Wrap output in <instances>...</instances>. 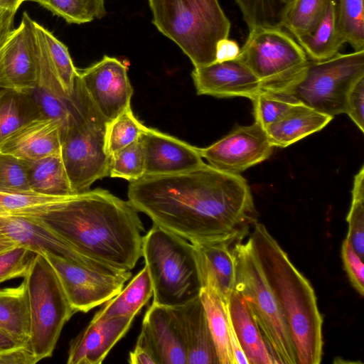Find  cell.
Listing matches in <instances>:
<instances>
[{
	"instance_id": "cb8c5ba5",
	"label": "cell",
	"mask_w": 364,
	"mask_h": 364,
	"mask_svg": "<svg viewBox=\"0 0 364 364\" xmlns=\"http://www.w3.org/2000/svg\"><path fill=\"white\" fill-rule=\"evenodd\" d=\"M228 309L232 326L249 364H274L261 331L241 295L234 291Z\"/></svg>"
},
{
	"instance_id": "b9f144b4",
	"label": "cell",
	"mask_w": 364,
	"mask_h": 364,
	"mask_svg": "<svg viewBox=\"0 0 364 364\" xmlns=\"http://www.w3.org/2000/svg\"><path fill=\"white\" fill-rule=\"evenodd\" d=\"M37 252L18 245L0 253V284L26 275Z\"/></svg>"
},
{
	"instance_id": "8fae6325",
	"label": "cell",
	"mask_w": 364,
	"mask_h": 364,
	"mask_svg": "<svg viewBox=\"0 0 364 364\" xmlns=\"http://www.w3.org/2000/svg\"><path fill=\"white\" fill-rule=\"evenodd\" d=\"M43 254L54 269L74 311L86 313L115 296L131 271L90 268L49 252Z\"/></svg>"
},
{
	"instance_id": "1f68e13d",
	"label": "cell",
	"mask_w": 364,
	"mask_h": 364,
	"mask_svg": "<svg viewBox=\"0 0 364 364\" xmlns=\"http://www.w3.org/2000/svg\"><path fill=\"white\" fill-rule=\"evenodd\" d=\"M35 26L44 40L52 69L64 92L70 97L78 70L73 65L68 48L52 33L36 21Z\"/></svg>"
},
{
	"instance_id": "52a82bcc",
	"label": "cell",
	"mask_w": 364,
	"mask_h": 364,
	"mask_svg": "<svg viewBox=\"0 0 364 364\" xmlns=\"http://www.w3.org/2000/svg\"><path fill=\"white\" fill-rule=\"evenodd\" d=\"M235 290L255 320L274 363L297 364L295 346L277 299L265 277L252 240L233 245Z\"/></svg>"
},
{
	"instance_id": "c3c4849f",
	"label": "cell",
	"mask_w": 364,
	"mask_h": 364,
	"mask_svg": "<svg viewBox=\"0 0 364 364\" xmlns=\"http://www.w3.org/2000/svg\"><path fill=\"white\" fill-rule=\"evenodd\" d=\"M16 12L0 7V48L6 40L13 26Z\"/></svg>"
},
{
	"instance_id": "7bdbcfd3",
	"label": "cell",
	"mask_w": 364,
	"mask_h": 364,
	"mask_svg": "<svg viewBox=\"0 0 364 364\" xmlns=\"http://www.w3.org/2000/svg\"><path fill=\"white\" fill-rule=\"evenodd\" d=\"M37 361L28 345L0 331V364H35Z\"/></svg>"
},
{
	"instance_id": "d6a6232c",
	"label": "cell",
	"mask_w": 364,
	"mask_h": 364,
	"mask_svg": "<svg viewBox=\"0 0 364 364\" xmlns=\"http://www.w3.org/2000/svg\"><path fill=\"white\" fill-rule=\"evenodd\" d=\"M364 0H336L337 19L344 43L364 50Z\"/></svg>"
},
{
	"instance_id": "816d5d0a",
	"label": "cell",
	"mask_w": 364,
	"mask_h": 364,
	"mask_svg": "<svg viewBox=\"0 0 364 364\" xmlns=\"http://www.w3.org/2000/svg\"><path fill=\"white\" fill-rule=\"evenodd\" d=\"M291 0H283V2L284 3V4L286 5L287 4H288Z\"/></svg>"
},
{
	"instance_id": "ee69618b",
	"label": "cell",
	"mask_w": 364,
	"mask_h": 364,
	"mask_svg": "<svg viewBox=\"0 0 364 364\" xmlns=\"http://www.w3.org/2000/svg\"><path fill=\"white\" fill-rule=\"evenodd\" d=\"M341 258L351 285L360 296H363L364 294L363 259L357 254L346 237L341 245Z\"/></svg>"
},
{
	"instance_id": "2e32d148",
	"label": "cell",
	"mask_w": 364,
	"mask_h": 364,
	"mask_svg": "<svg viewBox=\"0 0 364 364\" xmlns=\"http://www.w3.org/2000/svg\"><path fill=\"white\" fill-rule=\"evenodd\" d=\"M136 345L147 348L157 364H187L185 346L173 307L152 303Z\"/></svg>"
},
{
	"instance_id": "7c38bea8",
	"label": "cell",
	"mask_w": 364,
	"mask_h": 364,
	"mask_svg": "<svg viewBox=\"0 0 364 364\" xmlns=\"http://www.w3.org/2000/svg\"><path fill=\"white\" fill-rule=\"evenodd\" d=\"M34 21L23 13L19 26L0 48V88L27 93L36 85L39 60Z\"/></svg>"
},
{
	"instance_id": "6da1fadb",
	"label": "cell",
	"mask_w": 364,
	"mask_h": 364,
	"mask_svg": "<svg viewBox=\"0 0 364 364\" xmlns=\"http://www.w3.org/2000/svg\"><path fill=\"white\" fill-rule=\"evenodd\" d=\"M128 200L153 224L191 243L242 240L257 222L251 190L240 174L208 164L130 182Z\"/></svg>"
},
{
	"instance_id": "603a6c76",
	"label": "cell",
	"mask_w": 364,
	"mask_h": 364,
	"mask_svg": "<svg viewBox=\"0 0 364 364\" xmlns=\"http://www.w3.org/2000/svg\"><path fill=\"white\" fill-rule=\"evenodd\" d=\"M333 118L298 102L284 117L264 129L274 147L284 148L321 130Z\"/></svg>"
},
{
	"instance_id": "484cf974",
	"label": "cell",
	"mask_w": 364,
	"mask_h": 364,
	"mask_svg": "<svg viewBox=\"0 0 364 364\" xmlns=\"http://www.w3.org/2000/svg\"><path fill=\"white\" fill-rule=\"evenodd\" d=\"M25 164L31 192L53 197L75 194L61 154L50 155L34 161H25Z\"/></svg>"
},
{
	"instance_id": "836d02e7",
	"label": "cell",
	"mask_w": 364,
	"mask_h": 364,
	"mask_svg": "<svg viewBox=\"0 0 364 364\" xmlns=\"http://www.w3.org/2000/svg\"><path fill=\"white\" fill-rule=\"evenodd\" d=\"M69 23H89L105 14L104 0H31Z\"/></svg>"
},
{
	"instance_id": "30bf717a",
	"label": "cell",
	"mask_w": 364,
	"mask_h": 364,
	"mask_svg": "<svg viewBox=\"0 0 364 364\" xmlns=\"http://www.w3.org/2000/svg\"><path fill=\"white\" fill-rule=\"evenodd\" d=\"M237 59L256 75L263 90L275 93L290 86L309 60L291 34L268 26L250 30Z\"/></svg>"
},
{
	"instance_id": "f35d334b",
	"label": "cell",
	"mask_w": 364,
	"mask_h": 364,
	"mask_svg": "<svg viewBox=\"0 0 364 364\" xmlns=\"http://www.w3.org/2000/svg\"><path fill=\"white\" fill-rule=\"evenodd\" d=\"M251 100L255 122L264 128L284 117L299 102L285 95L263 90Z\"/></svg>"
},
{
	"instance_id": "d4e9b609",
	"label": "cell",
	"mask_w": 364,
	"mask_h": 364,
	"mask_svg": "<svg viewBox=\"0 0 364 364\" xmlns=\"http://www.w3.org/2000/svg\"><path fill=\"white\" fill-rule=\"evenodd\" d=\"M295 38L312 60H325L339 53L345 43L338 25L336 0H327L324 12L312 31Z\"/></svg>"
},
{
	"instance_id": "60d3db41",
	"label": "cell",
	"mask_w": 364,
	"mask_h": 364,
	"mask_svg": "<svg viewBox=\"0 0 364 364\" xmlns=\"http://www.w3.org/2000/svg\"><path fill=\"white\" fill-rule=\"evenodd\" d=\"M27 93L34 100L43 117L60 122L63 129L69 114L70 97L61 95L39 83Z\"/></svg>"
},
{
	"instance_id": "bcb514c9",
	"label": "cell",
	"mask_w": 364,
	"mask_h": 364,
	"mask_svg": "<svg viewBox=\"0 0 364 364\" xmlns=\"http://www.w3.org/2000/svg\"><path fill=\"white\" fill-rule=\"evenodd\" d=\"M240 51L238 44L228 38L220 40L216 46V61L237 59Z\"/></svg>"
},
{
	"instance_id": "74e56055",
	"label": "cell",
	"mask_w": 364,
	"mask_h": 364,
	"mask_svg": "<svg viewBox=\"0 0 364 364\" xmlns=\"http://www.w3.org/2000/svg\"><path fill=\"white\" fill-rule=\"evenodd\" d=\"M249 30L257 26H280L283 0H235Z\"/></svg>"
},
{
	"instance_id": "f1b7e54d",
	"label": "cell",
	"mask_w": 364,
	"mask_h": 364,
	"mask_svg": "<svg viewBox=\"0 0 364 364\" xmlns=\"http://www.w3.org/2000/svg\"><path fill=\"white\" fill-rule=\"evenodd\" d=\"M199 296L205 311L219 364H234L230 342L228 304L210 288H201Z\"/></svg>"
},
{
	"instance_id": "ffe728a7",
	"label": "cell",
	"mask_w": 364,
	"mask_h": 364,
	"mask_svg": "<svg viewBox=\"0 0 364 364\" xmlns=\"http://www.w3.org/2000/svg\"><path fill=\"white\" fill-rule=\"evenodd\" d=\"M135 316L91 321L69 346L68 364H100L129 331Z\"/></svg>"
},
{
	"instance_id": "4fadbf2b",
	"label": "cell",
	"mask_w": 364,
	"mask_h": 364,
	"mask_svg": "<svg viewBox=\"0 0 364 364\" xmlns=\"http://www.w3.org/2000/svg\"><path fill=\"white\" fill-rule=\"evenodd\" d=\"M274 146L265 129L255 122L239 126L200 153L211 166L224 172L240 174L270 157Z\"/></svg>"
},
{
	"instance_id": "ba28073f",
	"label": "cell",
	"mask_w": 364,
	"mask_h": 364,
	"mask_svg": "<svg viewBox=\"0 0 364 364\" xmlns=\"http://www.w3.org/2000/svg\"><path fill=\"white\" fill-rule=\"evenodd\" d=\"M23 279L30 313L28 344L38 363L52 356L64 325L75 311L43 254H36Z\"/></svg>"
},
{
	"instance_id": "8992f818",
	"label": "cell",
	"mask_w": 364,
	"mask_h": 364,
	"mask_svg": "<svg viewBox=\"0 0 364 364\" xmlns=\"http://www.w3.org/2000/svg\"><path fill=\"white\" fill-rule=\"evenodd\" d=\"M141 252L153 287V303L183 305L199 296L201 285L193 245L153 224L142 237Z\"/></svg>"
},
{
	"instance_id": "681fc988",
	"label": "cell",
	"mask_w": 364,
	"mask_h": 364,
	"mask_svg": "<svg viewBox=\"0 0 364 364\" xmlns=\"http://www.w3.org/2000/svg\"><path fill=\"white\" fill-rule=\"evenodd\" d=\"M18 245H19L0 230V253L12 249Z\"/></svg>"
},
{
	"instance_id": "7a4b0ae2",
	"label": "cell",
	"mask_w": 364,
	"mask_h": 364,
	"mask_svg": "<svg viewBox=\"0 0 364 364\" xmlns=\"http://www.w3.org/2000/svg\"><path fill=\"white\" fill-rule=\"evenodd\" d=\"M40 218L79 253L110 269L131 271L142 256L138 210L107 190L70 195Z\"/></svg>"
},
{
	"instance_id": "d590c367",
	"label": "cell",
	"mask_w": 364,
	"mask_h": 364,
	"mask_svg": "<svg viewBox=\"0 0 364 364\" xmlns=\"http://www.w3.org/2000/svg\"><path fill=\"white\" fill-rule=\"evenodd\" d=\"M346 220L348 230L346 237L353 249L364 257V166L354 176L352 200Z\"/></svg>"
},
{
	"instance_id": "277c9868",
	"label": "cell",
	"mask_w": 364,
	"mask_h": 364,
	"mask_svg": "<svg viewBox=\"0 0 364 364\" xmlns=\"http://www.w3.org/2000/svg\"><path fill=\"white\" fill-rule=\"evenodd\" d=\"M109 123L94 105L77 74L61 133V156L75 193L89 190L97 180L108 176Z\"/></svg>"
},
{
	"instance_id": "3957f363",
	"label": "cell",
	"mask_w": 364,
	"mask_h": 364,
	"mask_svg": "<svg viewBox=\"0 0 364 364\" xmlns=\"http://www.w3.org/2000/svg\"><path fill=\"white\" fill-rule=\"evenodd\" d=\"M250 237L289 326L297 364L320 363L323 318L313 287L263 224L252 225Z\"/></svg>"
},
{
	"instance_id": "f546056e",
	"label": "cell",
	"mask_w": 364,
	"mask_h": 364,
	"mask_svg": "<svg viewBox=\"0 0 364 364\" xmlns=\"http://www.w3.org/2000/svg\"><path fill=\"white\" fill-rule=\"evenodd\" d=\"M43 117L28 93L4 90L0 94V142L22 125Z\"/></svg>"
},
{
	"instance_id": "8d00e7d4",
	"label": "cell",
	"mask_w": 364,
	"mask_h": 364,
	"mask_svg": "<svg viewBox=\"0 0 364 364\" xmlns=\"http://www.w3.org/2000/svg\"><path fill=\"white\" fill-rule=\"evenodd\" d=\"M146 128L136 118L131 107L126 109L109 124L107 148L109 156L137 141Z\"/></svg>"
},
{
	"instance_id": "4316f807",
	"label": "cell",
	"mask_w": 364,
	"mask_h": 364,
	"mask_svg": "<svg viewBox=\"0 0 364 364\" xmlns=\"http://www.w3.org/2000/svg\"><path fill=\"white\" fill-rule=\"evenodd\" d=\"M152 296L151 280L144 266L124 289L105 303L92 320L103 321L119 316H135Z\"/></svg>"
},
{
	"instance_id": "9a60e30c",
	"label": "cell",
	"mask_w": 364,
	"mask_h": 364,
	"mask_svg": "<svg viewBox=\"0 0 364 364\" xmlns=\"http://www.w3.org/2000/svg\"><path fill=\"white\" fill-rule=\"evenodd\" d=\"M0 230L18 245L37 253L46 251L90 268L115 270L79 253L64 238L45 224L40 216L0 217Z\"/></svg>"
},
{
	"instance_id": "f907efd6",
	"label": "cell",
	"mask_w": 364,
	"mask_h": 364,
	"mask_svg": "<svg viewBox=\"0 0 364 364\" xmlns=\"http://www.w3.org/2000/svg\"><path fill=\"white\" fill-rule=\"evenodd\" d=\"M26 0H0V7L16 12L21 4Z\"/></svg>"
},
{
	"instance_id": "e575fe53",
	"label": "cell",
	"mask_w": 364,
	"mask_h": 364,
	"mask_svg": "<svg viewBox=\"0 0 364 364\" xmlns=\"http://www.w3.org/2000/svg\"><path fill=\"white\" fill-rule=\"evenodd\" d=\"M144 175L145 159L140 139L110 156L109 176L132 182Z\"/></svg>"
},
{
	"instance_id": "f5cc1de1",
	"label": "cell",
	"mask_w": 364,
	"mask_h": 364,
	"mask_svg": "<svg viewBox=\"0 0 364 364\" xmlns=\"http://www.w3.org/2000/svg\"><path fill=\"white\" fill-rule=\"evenodd\" d=\"M5 90V89H2V88H0V94L1 93V92Z\"/></svg>"
},
{
	"instance_id": "7402d4cb",
	"label": "cell",
	"mask_w": 364,
	"mask_h": 364,
	"mask_svg": "<svg viewBox=\"0 0 364 364\" xmlns=\"http://www.w3.org/2000/svg\"><path fill=\"white\" fill-rule=\"evenodd\" d=\"M173 309L185 346L187 364H219L200 296Z\"/></svg>"
},
{
	"instance_id": "ab89813d",
	"label": "cell",
	"mask_w": 364,
	"mask_h": 364,
	"mask_svg": "<svg viewBox=\"0 0 364 364\" xmlns=\"http://www.w3.org/2000/svg\"><path fill=\"white\" fill-rule=\"evenodd\" d=\"M0 191L34 193L28 186L25 161L0 152Z\"/></svg>"
},
{
	"instance_id": "e0dca14e",
	"label": "cell",
	"mask_w": 364,
	"mask_h": 364,
	"mask_svg": "<svg viewBox=\"0 0 364 364\" xmlns=\"http://www.w3.org/2000/svg\"><path fill=\"white\" fill-rule=\"evenodd\" d=\"M191 75L200 95L251 100L262 90L259 79L237 58L194 68Z\"/></svg>"
},
{
	"instance_id": "4dcf8cb0",
	"label": "cell",
	"mask_w": 364,
	"mask_h": 364,
	"mask_svg": "<svg viewBox=\"0 0 364 364\" xmlns=\"http://www.w3.org/2000/svg\"><path fill=\"white\" fill-rule=\"evenodd\" d=\"M327 0H291L284 9L280 26L294 38L312 31L320 21Z\"/></svg>"
},
{
	"instance_id": "f6af8a7d",
	"label": "cell",
	"mask_w": 364,
	"mask_h": 364,
	"mask_svg": "<svg viewBox=\"0 0 364 364\" xmlns=\"http://www.w3.org/2000/svg\"><path fill=\"white\" fill-rule=\"evenodd\" d=\"M345 113L364 132V77L358 80L350 88Z\"/></svg>"
},
{
	"instance_id": "ac0fdd59",
	"label": "cell",
	"mask_w": 364,
	"mask_h": 364,
	"mask_svg": "<svg viewBox=\"0 0 364 364\" xmlns=\"http://www.w3.org/2000/svg\"><path fill=\"white\" fill-rule=\"evenodd\" d=\"M139 139L144 154L145 175L174 174L205 164L200 148L158 130L147 127Z\"/></svg>"
},
{
	"instance_id": "9c48e42d",
	"label": "cell",
	"mask_w": 364,
	"mask_h": 364,
	"mask_svg": "<svg viewBox=\"0 0 364 364\" xmlns=\"http://www.w3.org/2000/svg\"><path fill=\"white\" fill-rule=\"evenodd\" d=\"M364 77V50L309 60L296 80L279 93L334 117L345 113L348 94Z\"/></svg>"
},
{
	"instance_id": "83f0119b",
	"label": "cell",
	"mask_w": 364,
	"mask_h": 364,
	"mask_svg": "<svg viewBox=\"0 0 364 364\" xmlns=\"http://www.w3.org/2000/svg\"><path fill=\"white\" fill-rule=\"evenodd\" d=\"M0 331L28 345L30 313L24 281L16 287L0 289Z\"/></svg>"
},
{
	"instance_id": "7dc6e473",
	"label": "cell",
	"mask_w": 364,
	"mask_h": 364,
	"mask_svg": "<svg viewBox=\"0 0 364 364\" xmlns=\"http://www.w3.org/2000/svg\"><path fill=\"white\" fill-rule=\"evenodd\" d=\"M128 362L131 364H157L152 353L146 348L136 345L129 353Z\"/></svg>"
},
{
	"instance_id": "5b68a950",
	"label": "cell",
	"mask_w": 364,
	"mask_h": 364,
	"mask_svg": "<svg viewBox=\"0 0 364 364\" xmlns=\"http://www.w3.org/2000/svg\"><path fill=\"white\" fill-rule=\"evenodd\" d=\"M153 23L189 58L194 68L216 61L218 43L230 22L218 0H148Z\"/></svg>"
},
{
	"instance_id": "5bb4252c",
	"label": "cell",
	"mask_w": 364,
	"mask_h": 364,
	"mask_svg": "<svg viewBox=\"0 0 364 364\" xmlns=\"http://www.w3.org/2000/svg\"><path fill=\"white\" fill-rule=\"evenodd\" d=\"M78 74L94 105L109 122L131 107L133 88L127 66L121 60L105 55Z\"/></svg>"
},
{
	"instance_id": "d6986e66",
	"label": "cell",
	"mask_w": 364,
	"mask_h": 364,
	"mask_svg": "<svg viewBox=\"0 0 364 364\" xmlns=\"http://www.w3.org/2000/svg\"><path fill=\"white\" fill-rule=\"evenodd\" d=\"M63 126L55 119L41 117L26 122L0 142V152L24 161L61 154Z\"/></svg>"
},
{
	"instance_id": "44dd1931",
	"label": "cell",
	"mask_w": 364,
	"mask_h": 364,
	"mask_svg": "<svg viewBox=\"0 0 364 364\" xmlns=\"http://www.w3.org/2000/svg\"><path fill=\"white\" fill-rule=\"evenodd\" d=\"M235 243L230 241L192 243L201 288L213 289L226 304L235 287L236 269L232 250Z\"/></svg>"
}]
</instances>
